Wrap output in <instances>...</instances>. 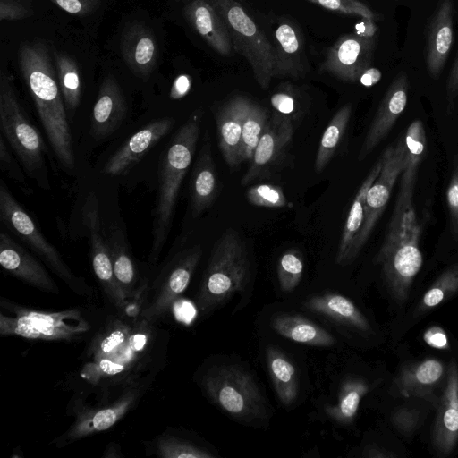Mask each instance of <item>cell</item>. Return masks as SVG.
Here are the masks:
<instances>
[{
    "label": "cell",
    "instance_id": "1",
    "mask_svg": "<svg viewBox=\"0 0 458 458\" xmlns=\"http://www.w3.org/2000/svg\"><path fill=\"white\" fill-rule=\"evenodd\" d=\"M19 65L55 156L64 167L73 170L72 138L49 48L38 40L23 43Z\"/></svg>",
    "mask_w": 458,
    "mask_h": 458
},
{
    "label": "cell",
    "instance_id": "2",
    "mask_svg": "<svg viewBox=\"0 0 458 458\" xmlns=\"http://www.w3.org/2000/svg\"><path fill=\"white\" fill-rule=\"evenodd\" d=\"M202 117L203 110L196 109L174 135L162 156L149 255L152 264L157 262L166 242L180 188L195 153Z\"/></svg>",
    "mask_w": 458,
    "mask_h": 458
},
{
    "label": "cell",
    "instance_id": "3",
    "mask_svg": "<svg viewBox=\"0 0 458 458\" xmlns=\"http://www.w3.org/2000/svg\"><path fill=\"white\" fill-rule=\"evenodd\" d=\"M414 208L394 211L385 241L376 257L393 297L404 301L415 276L422 266L419 247L422 225Z\"/></svg>",
    "mask_w": 458,
    "mask_h": 458
},
{
    "label": "cell",
    "instance_id": "4",
    "mask_svg": "<svg viewBox=\"0 0 458 458\" xmlns=\"http://www.w3.org/2000/svg\"><path fill=\"white\" fill-rule=\"evenodd\" d=\"M250 264L244 242L233 229L216 241L197 296V306L207 314L234 293H241L250 280Z\"/></svg>",
    "mask_w": 458,
    "mask_h": 458
},
{
    "label": "cell",
    "instance_id": "5",
    "mask_svg": "<svg viewBox=\"0 0 458 458\" xmlns=\"http://www.w3.org/2000/svg\"><path fill=\"white\" fill-rule=\"evenodd\" d=\"M0 127L1 134L20 158L28 175L40 188L49 190L44 140L26 116L11 78L4 72L0 76Z\"/></svg>",
    "mask_w": 458,
    "mask_h": 458
},
{
    "label": "cell",
    "instance_id": "6",
    "mask_svg": "<svg viewBox=\"0 0 458 458\" xmlns=\"http://www.w3.org/2000/svg\"><path fill=\"white\" fill-rule=\"evenodd\" d=\"M207 1L221 16L232 39L233 50L248 61L256 81L263 89H267L275 78L271 41L237 0Z\"/></svg>",
    "mask_w": 458,
    "mask_h": 458
},
{
    "label": "cell",
    "instance_id": "7",
    "mask_svg": "<svg viewBox=\"0 0 458 458\" xmlns=\"http://www.w3.org/2000/svg\"><path fill=\"white\" fill-rule=\"evenodd\" d=\"M201 383L213 403L233 418L250 422L267 417V403L259 387L252 376L239 366L212 368Z\"/></svg>",
    "mask_w": 458,
    "mask_h": 458
},
{
    "label": "cell",
    "instance_id": "8",
    "mask_svg": "<svg viewBox=\"0 0 458 458\" xmlns=\"http://www.w3.org/2000/svg\"><path fill=\"white\" fill-rule=\"evenodd\" d=\"M0 335L29 339L71 341L88 332L90 325L77 309L46 312L25 309L2 299Z\"/></svg>",
    "mask_w": 458,
    "mask_h": 458
},
{
    "label": "cell",
    "instance_id": "9",
    "mask_svg": "<svg viewBox=\"0 0 458 458\" xmlns=\"http://www.w3.org/2000/svg\"><path fill=\"white\" fill-rule=\"evenodd\" d=\"M1 222L26 243L74 293L86 295L89 287L76 276L58 250L44 237L30 215L21 207L3 180L0 182Z\"/></svg>",
    "mask_w": 458,
    "mask_h": 458
},
{
    "label": "cell",
    "instance_id": "10",
    "mask_svg": "<svg viewBox=\"0 0 458 458\" xmlns=\"http://www.w3.org/2000/svg\"><path fill=\"white\" fill-rule=\"evenodd\" d=\"M202 254L199 246L178 252L162 269L149 289L140 316L153 323L165 316L187 289Z\"/></svg>",
    "mask_w": 458,
    "mask_h": 458
},
{
    "label": "cell",
    "instance_id": "11",
    "mask_svg": "<svg viewBox=\"0 0 458 458\" xmlns=\"http://www.w3.org/2000/svg\"><path fill=\"white\" fill-rule=\"evenodd\" d=\"M381 171L369 187L365 200L364 221L361 230L352 247V261L367 242L377 220L384 212L391 191L401 175L405 157V145L403 135L396 143L388 147L384 153Z\"/></svg>",
    "mask_w": 458,
    "mask_h": 458
},
{
    "label": "cell",
    "instance_id": "12",
    "mask_svg": "<svg viewBox=\"0 0 458 458\" xmlns=\"http://www.w3.org/2000/svg\"><path fill=\"white\" fill-rule=\"evenodd\" d=\"M376 37L356 28L341 36L327 49L321 70L347 82L358 81L372 61Z\"/></svg>",
    "mask_w": 458,
    "mask_h": 458
},
{
    "label": "cell",
    "instance_id": "13",
    "mask_svg": "<svg viewBox=\"0 0 458 458\" xmlns=\"http://www.w3.org/2000/svg\"><path fill=\"white\" fill-rule=\"evenodd\" d=\"M83 223L90 245L92 267L103 291L119 309H123L127 299L123 293L114 273L107 240L104 238L99 216L98 201L94 192L89 193L82 208Z\"/></svg>",
    "mask_w": 458,
    "mask_h": 458
},
{
    "label": "cell",
    "instance_id": "14",
    "mask_svg": "<svg viewBox=\"0 0 458 458\" xmlns=\"http://www.w3.org/2000/svg\"><path fill=\"white\" fill-rule=\"evenodd\" d=\"M275 78L301 79L310 72L304 38L295 23L280 21L273 31Z\"/></svg>",
    "mask_w": 458,
    "mask_h": 458
},
{
    "label": "cell",
    "instance_id": "15",
    "mask_svg": "<svg viewBox=\"0 0 458 458\" xmlns=\"http://www.w3.org/2000/svg\"><path fill=\"white\" fill-rule=\"evenodd\" d=\"M408 89V77L402 72L393 80L378 106L359 152V161L369 156L390 132L407 105Z\"/></svg>",
    "mask_w": 458,
    "mask_h": 458
},
{
    "label": "cell",
    "instance_id": "16",
    "mask_svg": "<svg viewBox=\"0 0 458 458\" xmlns=\"http://www.w3.org/2000/svg\"><path fill=\"white\" fill-rule=\"evenodd\" d=\"M0 264L12 276L46 293L58 294L59 288L45 267L4 232L0 233Z\"/></svg>",
    "mask_w": 458,
    "mask_h": 458
},
{
    "label": "cell",
    "instance_id": "17",
    "mask_svg": "<svg viewBox=\"0 0 458 458\" xmlns=\"http://www.w3.org/2000/svg\"><path fill=\"white\" fill-rule=\"evenodd\" d=\"M292 119L275 112L265 125L255 148L250 165L242 179L247 185L260 176L261 173L276 161L293 137Z\"/></svg>",
    "mask_w": 458,
    "mask_h": 458
},
{
    "label": "cell",
    "instance_id": "18",
    "mask_svg": "<svg viewBox=\"0 0 458 458\" xmlns=\"http://www.w3.org/2000/svg\"><path fill=\"white\" fill-rule=\"evenodd\" d=\"M250 99L237 95L226 101L216 114L218 146L230 168L242 163V123Z\"/></svg>",
    "mask_w": 458,
    "mask_h": 458
},
{
    "label": "cell",
    "instance_id": "19",
    "mask_svg": "<svg viewBox=\"0 0 458 458\" xmlns=\"http://www.w3.org/2000/svg\"><path fill=\"white\" fill-rule=\"evenodd\" d=\"M174 124V119L165 117L138 131L108 159L104 174L115 176L124 173L165 136Z\"/></svg>",
    "mask_w": 458,
    "mask_h": 458
},
{
    "label": "cell",
    "instance_id": "20",
    "mask_svg": "<svg viewBox=\"0 0 458 458\" xmlns=\"http://www.w3.org/2000/svg\"><path fill=\"white\" fill-rule=\"evenodd\" d=\"M138 394V390L130 389L114 403L106 407L90 409L79 414L74 423L64 436L59 437L57 444L64 445L89 435L109 429L133 406Z\"/></svg>",
    "mask_w": 458,
    "mask_h": 458
},
{
    "label": "cell",
    "instance_id": "21",
    "mask_svg": "<svg viewBox=\"0 0 458 458\" xmlns=\"http://www.w3.org/2000/svg\"><path fill=\"white\" fill-rule=\"evenodd\" d=\"M458 440V369L450 364L446 382L438 401V411L433 430V442L437 452L447 455Z\"/></svg>",
    "mask_w": 458,
    "mask_h": 458
},
{
    "label": "cell",
    "instance_id": "22",
    "mask_svg": "<svg viewBox=\"0 0 458 458\" xmlns=\"http://www.w3.org/2000/svg\"><path fill=\"white\" fill-rule=\"evenodd\" d=\"M453 14V0H441L427 28L426 63L433 78L440 75L452 47Z\"/></svg>",
    "mask_w": 458,
    "mask_h": 458
},
{
    "label": "cell",
    "instance_id": "23",
    "mask_svg": "<svg viewBox=\"0 0 458 458\" xmlns=\"http://www.w3.org/2000/svg\"><path fill=\"white\" fill-rule=\"evenodd\" d=\"M127 112L123 94L112 76H106L101 83L95 102L90 132L96 139L112 134L121 124Z\"/></svg>",
    "mask_w": 458,
    "mask_h": 458
},
{
    "label": "cell",
    "instance_id": "24",
    "mask_svg": "<svg viewBox=\"0 0 458 458\" xmlns=\"http://www.w3.org/2000/svg\"><path fill=\"white\" fill-rule=\"evenodd\" d=\"M403 139L405 145V157L394 211H403L413 208L414 184L426 148V134L422 122L413 121L406 129Z\"/></svg>",
    "mask_w": 458,
    "mask_h": 458
},
{
    "label": "cell",
    "instance_id": "25",
    "mask_svg": "<svg viewBox=\"0 0 458 458\" xmlns=\"http://www.w3.org/2000/svg\"><path fill=\"white\" fill-rule=\"evenodd\" d=\"M184 16L206 43L221 55H229L233 46L228 30L216 10L207 0H192Z\"/></svg>",
    "mask_w": 458,
    "mask_h": 458
},
{
    "label": "cell",
    "instance_id": "26",
    "mask_svg": "<svg viewBox=\"0 0 458 458\" xmlns=\"http://www.w3.org/2000/svg\"><path fill=\"white\" fill-rule=\"evenodd\" d=\"M123 60L138 76L148 75L156 65L157 49L152 32L135 23L127 28L121 44Z\"/></svg>",
    "mask_w": 458,
    "mask_h": 458
},
{
    "label": "cell",
    "instance_id": "27",
    "mask_svg": "<svg viewBox=\"0 0 458 458\" xmlns=\"http://www.w3.org/2000/svg\"><path fill=\"white\" fill-rule=\"evenodd\" d=\"M443 376V364L437 360L428 359L404 367L394 380V392L405 397L430 400Z\"/></svg>",
    "mask_w": 458,
    "mask_h": 458
},
{
    "label": "cell",
    "instance_id": "28",
    "mask_svg": "<svg viewBox=\"0 0 458 458\" xmlns=\"http://www.w3.org/2000/svg\"><path fill=\"white\" fill-rule=\"evenodd\" d=\"M217 191L218 180L210 147L205 143L199 153L191 178L190 199L194 216H199L212 205Z\"/></svg>",
    "mask_w": 458,
    "mask_h": 458
},
{
    "label": "cell",
    "instance_id": "29",
    "mask_svg": "<svg viewBox=\"0 0 458 458\" xmlns=\"http://www.w3.org/2000/svg\"><path fill=\"white\" fill-rule=\"evenodd\" d=\"M382 165L383 157L381 156L361 183L352 203L336 252L335 261L338 265L344 266L352 262V247L364 221L366 195L369 187L378 176Z\"/></svg>",
    "mask_w": 458,
    "mask_h": 458
},
{
    "label": "cell",
    "instance_id": "30",
    "mask_svg": "<svg viewBox=\"0 0 458 458\" xmlns=\"http://www.w3.org/2000/svg\"><path fill=\"white\" fill-rule=\"evenodd\" d=\"M304 307L339 324L369 332L370 324L362 312L348 298L335 293L315 295L304 302Z\"/></svg>",
    "mask_w": 458,
    "mask_h": 458
},
{
    "label": "cell",
    "instance_id": "31",
    "mask_svg": "<svg viewBox=\"0 0 458 458\" xmlns=\"http://www.w3.org/2000/svg\"><path fill=\"white\" fill-rule=\"evenodd\" d=\"M271 326L277 334L296 343L320 347L335 344L330 333L300 315L276 314L272 318Z\"/></svg>",
    "mask_w": 458,
    "mask_h": 458
},
{
    "label": "cell",
    "instance_id": "32",
    "mask_svg": "<svg viewBox=\"0 0 458 458\" xmlns=\"http://www.w3.org/2000/svg\"><path fill=\"white\" fill-rule=\"evenodd\" d=\"M266 361L279 401L285 406L292 405L299 393V379L294 365L284 352L273 346L267 348Z\"/></svg>",
    "mask_w": 458,
    "mask_h": 458
},
{
    "label": "cell",
    "instance_id": "33",
    "mask_svg": "<svg viewBox=\"0 0 458 458\" xmlns=\"http://www.w3.org/2000/svg\"><path fill=\"white\" fill-rule=\"evenodd\" d=\"M116 281L127 301L136 294L138 272L120 230H113L106 237Z\"/></svg>",
    "mask_w": 458,
    "mask_h": 458
},
{
    "label": "cell",
    "instance_id": "34",
    "mask_svg": "<svg viewBox=\"0 0 458 458\" xmlns=\"http://www.w3.org/2000/svg\"><path fill=\"white\" fill-rule=\"evenodd\" d=\"M352 112L351 103L343 106L324 131L315 159L314 167L317 173L323 171L333 157L348 126Z\"/></svg>",
    "mask_w": 458,
    "mask_h": 458
},
{
    "label": "cell",
    "instance_id": "35",
    "mask_svg": "<svg viewBox=\"0 0 458 458\" xmlns=\"http://www.w3.org/2000/svg\"><path fill=\"white\" fill-rule=\"evenodd\" d=\"M369 390L368 384L360 378H349L341 385L337 402L327 406L326 412L342 424L351 423L356 416L360 403Z\"/></svg>",
    "mask_w": 458,
    "mask_h": 458
},
{
    "label": "cell",
    "instance_id": "36",
    "mask_svg": "<svg viewBox=\"0 0 458 458\" xmlns=\"http://www.w3.org/2000/svg\"><path fill=\"white\" fill-rule=\"evenodd\" d=\"M54 57L57 72V79L69 111H74L81 101V78L75 61L65 54L55 51Z\"/></svg>",
    "mask_w": 458,
    "mask_h": 458
},
{
    "label": "cell",
    "instance_id": "37",
    "mask_svg": "<svg viewBox=\"0 0 458 458\" xmlns=\"http://www.w3.org/2000/svg\"><path fill=\"white\" fill-rule=\"evenodd\" d=\"M268 118L267 110L250 100L242 123V162H250Z\"/></svg>",
    "mask_w": 458,
    "mask_h": 458
},
{
    "label": "cell",
    "instance_id": "38",
    "mask_svg": "<svg viewBox=\"0 0 458 458\" xmlns=\"http://www.w3.org/2000/svg\"><path fill=\"white\" fill-rule=\"evenodd\" d=\"M458 292V264L445 270L424 294L420 310H425L439 305Z\"/></svg>",
    "mask_w": 458,
    "mask_h": 458
},
{
    "label": "cell",
    "instance_id": "39",
    "mask_svg": "<svg viewBox=\"0 0 458 458\" xmlns=\"http://www.w3.org/2000/svg\"><path fill=\"white\" fill-rule=\"evenodd\" d=\"M303 268V259L298 250L291 249L281 255L277 264V277L284 293H291L298 286Z\"/></svg>",
    "mask_w": 458,
    "mask_h": 458
},
{
    "label": "cell",
    "instance_id": "40",
    "mask_svg": "<svg viewBox=\"0 0 458 458\" xmlns=\"http://www.w3.org/2000/svg\"><path fill=\"white\" fill-rule=\"evenodd\" d=\"M157 455L163 458H210L214 454L175 437H161L156 443Z\"/></svg>",
    "mask_w": 458,
    "mask_h": 458
},
{
    "label": "cell",
    "instance_id": "41",
    "mask_svg": "<svg viewBox=\"0 0 458 458\" xmlns=\"http://www.w3.org/2000/svg\"><path fill=\"white\" fill-rule=\"evenodd\" d=\"M131 331L132 329L127 324L119 321L113 323L111 327L106 330L103 335H100L94 342V360L109 354L123 344L130 336Z\"/></svg>",
    "mask_w": 458,
    "mask_h": 458
},
{
    "label": "cell",
    "instance_id": "42",
    "mask_svg": "<svg viewBox=\"0 0 458 458\" xmlns=\"http://www.w3.org/2000/svg\"><path fill=\"white\" fill-rule=\"evenodd\" d=\"M247 200L254 206L284 208L288 205L283 189L272 184H257L246 191Z\"/></svg>",
    "mask_w": 458,
    "mask_h": 458
},
{
    "label": "cell",
    "instance_id": "43",
    "mask_svg": "<svg viewBox=\"0 0 458 458\" xmlns=\"http://www.w3.org/2000/svg\"><path fill=\"white\" fill-rule=\"evenodd\" d=\"M330 11L377 21L380 15L358 0H307Z\"/></svg>",
    "mask_w": 458,
    "mask_h": 458
},
{
    "label": "cell",
    "instance_id": "44",
    "mask_svg": "<svg viewBox=\"0 0 458 458\" xmlns=\"http://www.w3.org/2000/svg\"><path fill=\"white\" fill-rule=\"evenodd\" d=\"M4 136H0V167L1 170L14 182L20 185L26 194H31L32 189L26 181L22 168L13 157Z\"/></svg>",
    "mask_w": 458,
    "mask_h": 458
},
{
    "label": "cell",
    "instance_id": "45",
    "mask_svg": "<svg viewBox=\"0 0 458 458\" xmlns=\"http://www.w3.org/2000/svg\"><path fill=\"white\" fill-rule=\"evenodd\" d=\"M297 90L291 85L279 88L271 96V105L275 112L292 119L299 108Z\"/></svg>",
    "mask_w": 458,
    "mask_h": 458
},
{
    "label": "cell",
    "instance_id": "46",
    "mask_svg": "<svg viewBox=\"0 0 458 458\" xmlns=\"http://www.w3.org/2000/svg\"><path fill=\"white\" fill-rule=\"evenodd\" d=\"M446 203L449 210L451 230L454 236L458 238V161L454 162L446 189Z\"/></svg>",
    "mask_w": 458,
    "mask_h": 458
},
{
    "label": "cell",
    "instance_id": "47",
    "mask_svg": "<svg viewBox=\"0 0 458 458\" xmlns=\"http://www.w3.org/2000/svg\"><path fill=\"white\" fill-rule=\"evenodd\" d=\"M33 14L29 0H0L1 21H17Z\"/></svg>",
    "mask_w": 458,
    "mask_h": 458
},
{
    "label": "cell",
    "instance_id": "48",
    "mask_svg": "<svg viewBox=\"0 0 458 458\" xmlns=\"http://www.w3.org/2000/svg\"><path fill=\"white\" fill-rule=\"evenodd\" d=\"M420 414L415 409L400 408L391 417L394 427L405 435L412 433L420 423Z\"/></svg>",
    "mask_w": 458,
    "mask_h": 458
},
{
    "label": "cell",
    "instance_id": "49",
    "mask_svg": "<svg viewBox=\"0 0 458 458\" xmlns=\"http://www.w3.org/2000/svg\"><path fill=\"white\" fill-rule=\"evenodd\" d=\"M62 10L79 16L94 12L99 5L100 0H51Z\"/></svg>",
    "mask_w": 458,
    "mask_h": 458
},
{
    "label": "cell",
    "instance_id": "50",
    "mask_svg": "<svg viewBox=\"0 0 458 458\" xmlns=\"http://www.w3.org/2000/svg\"><path fill=\"white\" fill-rule=\"evenodd\" d=\"M446 95L448 100V109L452 110L454 99L458 96V54L447 80Z\"/></svg>",
    "mask_w": 458,
    "mask_h": 458
},
{
    "label": "cell",
    "instance_id": "51",
    "mask_svg": "<svg viewBox=\"0 0 458 458\" xmlns=\"http://www.w3.org/2000/svg\"><path fill=\"white\" fill-rule=\"evenodd\" d=\"M426 343L437 349H447L448 341L444 330L438 327H433L428 329L424 335Z\"/></svg>",
    "mask_w": 458,
    "mask_h": 458
},
{
    "label": "cell",
    "instance_id": "52",
    "mask_svg": "<svg viewBox=\"0 0 458 458\" xmlns=\"http://www.w3.org/2000/svg\"><path fill=\"white\" fill-rule=\"evenodd\" d=\"M191 79L190 76L182 74L178 76L172 87L171 97L180 98L186 95L191 89Z\"/></svg>",
    "mask_w": 458,
    "mask_h": 458
},
{
    "label": "cell",
    "instance_id": "53",
    "mask_svg": "<svg viewBox=\"0 0 458 458\" xmlns=\"http://www.w3.org/2000/svg\"><path fill=\"white\" fill-rule=\"evenodd\" d=\"M174 303L179 306L175 310L177 319L185 323L191 322L196 314L193 305L188 301H175Z\"/></svg>",
    "mask_w": 458,
    "mask_h": 458
},
{
    "label": "cell",
    "instance_id": "54",
    "mask_svg": "<svg viewBox=\"0 0 458 458\" xmlns=\"http://www.w3.org/2000/svg\"><path fill=\"white\" fill-rule=\"evenodd\" d=\"M382 77L380 70L369 67L360 75L358 81L366 87H370L377 84Z\"/></svg>",
    "mask_w": 458,
    "mask_h": 458
},
{
    "label": "cell",
    "instance_id": "55",
    "mask_svg": "<svg viewBox=\"0 0 458 458\" xmlns=\"http://www.w3.org/2000/svg\"><path fill=\"white\" fill-rule=\"evenodd\" d=\"M362 456L370 457V458H379V457H392L394 456L392 454H388L385 450L381 449L376 445H368L364 448Z\"/></svg>",
    "mask_w": 458,
    "mask_h": 458
}]
</instances>
